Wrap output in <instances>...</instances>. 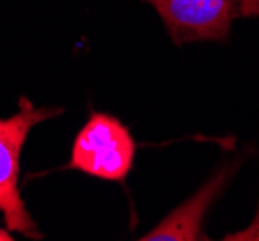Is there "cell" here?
Instances as JSON below:
<instances>
[{"instance_id":"1","label":"cell","mask_w":259,"mask_h":241,"mask_svg":"<svg viewBox=\"0 0 259 241\" xmlns=\"http://www.w3.org/2000/svg\"><path fill=\"white\" fill-rule=\"evenodd\" d=\"M58 114H62V108H41L27 97H20L18 112L0 118V212L8 230L31 239H41L43 233L27 212L20 193V154L33 128Z\"/></svg>"},{"instance_id":"2","label":"cell","mask_w":259,"mask_h":241,"mask_svg":"<svg viewBox=\"0 0 259 241\" xmlns=\"http://www.w3.org/2000/svg\"><path fill=\"white\" fill-rule=\"evenodd\" d=\"M136 141L114 116L93 112L72 145L70 170L107 182H124L134 166Z\"/></svg>"},{"instance_id":"3","label":"cell","mask_w":259,"mask_h":241,"mask_svg":"<svg viewBox=\"0 0 259 241\" xmlns=\"http://www.w3.org/2000/svg\"><path fill=\"white\" fill-rule=\"evenodd\" d=\"M159 14L174 44L227 43L238 14V0H141Z\"/></svg>"},{"instance_id":"4","label":"cell","mask_w":259,"mask_h":241,"mask_svg":"<svg viewBox=\"0 0 259 241\" xmlns=\"http://www.w3.org/2000/svg\"><path fill=\"white\" fill-rule=\"evenodd\" d=\"M255 153V149L246 147L236 156L225 158L221 166L209 175L203 186L195 191L190 199H186L180 207H176L166 214L164 218L149 230L140 239L143 241H197L209 239L203 231V222L209 212V208L215 205V201L230 186L234 175L240 172V168L246 164L249 154Z\"/></svg>"},{"instance_id":"5","label":"cell","mask_w":259,"mask_h":241,"mask_svg":"<svg viewBox=\"0 0 259 241\" xmlns=\"http://www.w3.org/2000/svg\"><path fill=\"white\" fill-rule=\"evenodd\" d=\"M223 239L227 241H259V201H257V210H255V216L249 222L244 230L232 231L227 233Z\"/></svg>"},{"instance_id":"6","label":"cell","mask_w":259,"mask_h":241,"mask_svg":"<svg viewBox=\"0 0 259 241\" xmlns=\"http://www.w3.org/2000/svg\"><path fill=\"white\" fill-rule=\"evenodd\" d=\"M238 14L240 20H248V18L259 20V0H238Z\"/></svg>"},{"instance_id":"7","label":"cell","mask_w":259,"mask_h":241,"mask_svg":"<svg viewBox=\"0 0 259 241\" xmlns=\"http://www.w3.org/2000/svg\"><path fill=\"white\" fill-rule=\"evenodd\" d=\"M0 241H14V237H12V233L8 230L0 228Z\"/></svg>"}]
</instances>
